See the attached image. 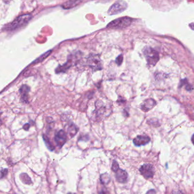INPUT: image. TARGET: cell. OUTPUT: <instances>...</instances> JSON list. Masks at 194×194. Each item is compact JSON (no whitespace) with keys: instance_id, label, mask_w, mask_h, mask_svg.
Masks as SVG:
<instances>
[{"instance_id":"6da1fadb","label":"cell","mask_w":194,"mask_h":194,"mask_svg":"<svg viewBox=\"0 0 194 194\" xmlns=\"http://www.w3.org/2000/svg\"><path fill=\"white\" fill-rule=\"evenodd\" d=\"M95 105V109L93 113L94 121H101L102 119L109 116L111 112V107H108L107 105L101 100L96 101Z\"/></svg>"},{"instance_id":"7a4b0ae2","label":"cell","mask_w":194,"mask_h":194,"mask_svg":"<svg viewBox=\"0 0 194 194\" xmlns=\"http://www.w3.org/2000/svg\"><path fill=\"white\" fill-rule=\"evenodd\" d=\"M32 16L31 14H24L17 18L12 23L9 24L5 27V30L12 31L15 30L20 27H23L27 24V23L31 20Z\"/></svg>"},{"instance_id":"3957f363","label":"cell","mask_w":194,"mask_h":194,"mask_svg":"<svg viewBox=\"0 0 194 194\" xmlns=\"http://www.w3.org/2000/svg\"><path fill=\"white\" fill-rule=\"evenodd\" d=\"M143 54L149 65L155 66L159 60L158 52L151 47H145L143 50Z\"/></svg>"},{"instance_id":"277c9868","label":"cell","mask_w":194,"mask_h":194,"mask_svg":"<svg viewBox=\"0 0 194 194\" xmlns=\"http://www.w3.org/2000/svg\"><path fill=\"white\" fill-rule=\"evenodd\" d=\"M80 52H76L73 54H70L68 56L67 62L62 65H59L56 69V73H60L65 72L66 70H68L70 67L73 66V65L75 64L80 59Z\"/></svg>"},{"instance_id":"5b68a950","label":"cell","mask_w":194,"mask_h":194,"mask_svg":"<svg viewBox=\"0 0 194 194\" xmlns=\"http://www.w3.org/2000/svg\"><path fill=\"white\" fill-rule=\"evenodd\" d=\"M132 19L130 17H125L118 18L117 20H114L109 23L107 27L110 28H114V29H119V28H124L128 27L131 25L132 23Z\"/></svg>"},{"instance_id":"8992f818","label":"cell","mask_w":194,"mask_h":194,"mask_svg":"<svg viewBox=\"0 0 194 194\" xmlns=\"http://www.w3.org/2000/svg\"><path fill=\"white\" fill-rule=\"evenodd\" d=\"M87 64L88 66L94 72L102 70L103 68L102 60L98 54H90L88 58Z\"/></svg>"},{"instance_id":"52a82bcc","label":"cell","mask_w":194,"mask_h":194,"mask_svg":"<svg viewBox=\"0 0 194 194\" xmlns=\"http://www.w3.org/2000/svg\"><path fill=\"white\" fill-rule=\"evenodd\" d=\"M127 8V4L123 0H118L108 10L109 15L113 16L121 13Z\"/></svg>"},{"instance_id":"ba28073f","label":"cell","mask_w":194,"mask_h":194,"mask_svg":"<svg viewBox=\"0 0 194 194\" xmlns=\"http://www.w3.org/2000/svg\"><path fill=\"white\" fill-rule=\"evenodd\" d=\"M140 171L144 178L148 179L152 178L155 174V170L153 166L151 164H144L140 167Z\"/></svg>"},{"instance_id":"9c48e42d","label":"cell","mask_w":194,"mask_h":194,"mask_svg":"<svg viewBox=\"0 0 194 194\" xmlns=\"http://www.w3.org/2000/svg\"><path fill=\"white\" fill-rule=\"evenodd\" d=\"M67 136L66 133L63 130H60L55 134L54 136V141L57 145L60 147H62V146L65 144Z\"/></svg>"},{"instance_id":"30bf717a","label":"cell","mask_w":194,"mask_h":194,"mask_svg":"<svg viewBox=\"0 0 194 194\" xmlns=\"http://www.w3.org/2000/svg\"><path fill=\"white\" fill-rule=\"evenodd\" d=\"M151 139L149 136L146 135H139L133 140V143L135 146L140 147L142 145H145L149 143Z\"/></svg>"},{"instance_id":"8fae6325","label":"cell","mask_w":194,"mask_h":194,"mask_svg":"<svg viewBox=\"0 0 194 194\" xmlns=\"http://www.w3.org/2000/svg\"><path fill=\"white\" fill-rule=\"evenodd\" d=\"M156 105L155 101L153 99H147L141 105L140 108L144 112H147L153 109Z\"/></svg>"},{"instance_id":"7c38bea8","label":"cell","mask_w":194,"mask_h":194,"mask_svg":"<svg viewBox=\"0 0 194 194\" xmlns=\"http://www.w3.org/2000/svg\"><path fill=\"white\" fill-rule=\"evenodd\" d=\"M115 173H116V178L119 182H126L128 178V174L125 171L119 169Z\"/></svg>"},{"instance_id":"4fadbf2b","label":"cell","mask_w":194,"mask_h":194,"mask_svg":"<svg viewBox=\"0 0 194 194\" xmlns=\"http://www.w3.org/2000/svg\"><path fill=\"white\" fill-rule=\"evenodd\" d=\"M82 0H69L62 5V7L64 9H69L76 6L81 2Z\"/></svg>"},{"instance_id":"5bb4252c","label":"cell","mask_w":194,"mask_h":194,"mask_svg":"<svg viewBox=\"0 0 194 194\" xmlns=\"http://www.w3.org/2000/svg\"><path fill=\"white\" fill-rule=\"evenodd\" d=\"M20 91L22 94L23 101H27V94L30 91V88L27 85H24L21 88Z\"/></svg>"},{"instance_id":"9a60e30c","label":"cell","mask_w":194,"mask_h":194,"mask_svg":"<svg viewBox=\"0 0 194 194\" xmlns=\"http://www.w3.org/2000/svg\"><path fill=\"white\" fill-rule=\"evenodd\" d=\"M78 131V129L77 127V126H76V125H74L73 123L70 124L68 128V133L71 138H72L76 135Z\"/></svg>"},{"instance_id":"2e32d148","label":"cell","mask_w":194,"mask_h":194,"mask_svg":"<svg viewBox=\"0 0 194 194\" xmlns=\"http://www.w3.org/2000/svg\"><path fill=\"white\" fill-rule=\"evenodd\" d=\"M43 139L45 144L46 145L47 147H48V149L49 150H50L51 151H54V145L52 144V143L50 142V140L49 139V138L47 137L46 135H43Z\"/></svg>"},{"instance_id":"e0dca14e","label":"cell","mask_w":194,"mask_h":194,"mask_svg":"<svg viewBox=\"0 0 194 194\" xmlns=\"http://www.w3.org/2000/svg\"><path fill=\"white\" fill-rule=\"evenodd\" d=\"M20 179L24 184L30 185L32 183V181L30 177L26 173H22L20 175Z\"/></svg>"},{"instance_id":"ac0fdd59","label":"cell","mask_w":194,"mask_h":194,"mask_svg":"<svg viewBox=\"0 0 194 194\" xmlns=\"http://www.w3.org/2000/svg\"><path fill=\"white\" fill-rule=\"evenodd\" d=\"M51 52H52V50H48V51H47V52H46L45 54H42V55H41L39 58H37L36 60H35V61L33 62V64H35V63L36 64V63H39V62H43L44 59H46V58H47V57L50 54Z\"/></svg>"},{"instance_id":"d6986e66","label":"cell","mask_w":194,"mask_h":194,"mask_svg":"<svg viewBox=\"0 0 194 194\" xmlns=\"http://www.w3.org/2000/svg\"><path fill=\"white\" fill-rule=\"evenodd\" d=\"M101 182L103 185L108 184L110 181V177L107 173H104L101 175Z\"/></svg>"},{"instance_id":"ffe728a7","label":"cell","mask_w":194,"mask_h":194,"mask_svg":"<svg viewBox=\"0 0 194 194\" xmlns=\"http://www.w3.org/2000/svg\"><path fill=\"white\" fill-rule=\"evenodd\" d=\"M123 61V54H120L119 55L117 58H116V60H115V62L118 65H121V64H122Z\"/></svg>"},{"instance_id":"44dd1931","label":"cell","mask_w":194,"mask_h":194,"mask_svg":"<svg viewBox=\"0 0 194 194\" xmlns=\"http://www.w3.org/2000/svg\"><path fill=\"white\" fill-rule=\"evenodd\" d=\"M119 169V167L118 163L116 161H114L113 165H112V170L115 173Z\"/></svg>"},{"instance_id":"7402d4cb","label":"cell","mask_w":194,"mask_h":194,"mask_svg":"<svg viewBox=\"0 0 194 194\" xmlns=\"http://www.w3.org/2000/svg\"><path fill=\"white\" fill-rule=\"evenodd\" d=\"M8 174V169H5L0 171V179L3 178Z\"/></svg>"},{"instance_id":"603a6c76","label":"cell","mask_w":194,"mask_h":194,"mask_svg":"<svg viewBox=\"0 0 194 194\" xmlns=\"http://www.w3.org/2000/svg\"><path fill=\"white\" fill-rule=\"evenodd\" d=\"M99 194H109V193L106 188H103L101 190V191L99 192Z\"/></svg>"},{"instance_id":"cb8c5ba5","label":"cell","mask_w":194,"mask_h":194,"mask_svg":"<svg viewBox=\"0 0 194 194\" xmlns=\"http://www.w3.org/2000/svg\"><path fill=\"white\" fill-rule=\"evenodd\" d=\"M29 127H30V125L28 124H25L24 127V129H26V130H27L29 128Z\"/></svg>"},{"instance_id":"d4e9b609","label":"cell","mask_w":194,"mask_h":194,"mask_svg":"<svg viewBox=\"0 0 194 194\" xmlns=\"http://www.w3.org/2000/svg\"><path fill=\"white\" fill-rule=\"evenodd\" d=\"M191 141L192 142V143L194 145V134L193 135V136H192V139H191Z\"/></svg>"},{"instance_id":"484cf974","label":"cell","mask_w":194,"mask_h":194,"mask_svg":"<svg viewBox=\"0 0 194 194\" xmlns=\"http://www.w3.org/2000/svg\"><path fill=\"white\" fill-rule=\"evenodd\" d=\"M1 123V120H0V124Z\"/></svg>"}]
</instances>
